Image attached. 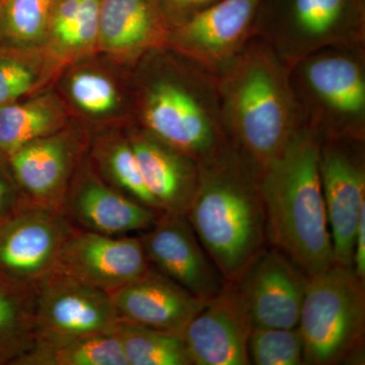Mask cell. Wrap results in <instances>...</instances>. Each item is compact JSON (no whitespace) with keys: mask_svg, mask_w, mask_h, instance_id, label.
Instances as JSON below:
<instances>
[{"mask_svg":"<svg viewBox=\"0 0 365 365\" xmlns=\"http://www.w3.org/2000/svg\"><path fill=\"white\" fill-rule=\"evenodd\" d=\"M186 217L227 282H235L267 244L262 169L234 143L198 163Z\"/></svg>","mask_w":365,"mask_h":365,"instance_id":"obj_1","label":"cell"},{"mask_svg":"<svg viewBox=\"0 0 365 365\" xmlns=\"http://www.w3.org/2000/svg\"><path fill=\"white\" fill-rule=\"evenodd\" d=\"M216 78L230 141L263 170L304 126L289 66L255 35Z\"/></svg>","mask_w":365,"mask_h":365,"instance_id":"obj_2","label":"cell"},{"mask_svg":"<svg viewBox=\"0 0 365 365\" xmlns=\"http://www.w3.org/2000/svg\"><path fill=\"white\" fill-rule=\"evenodd\" d=\"M319 158L318 137L302 126L261 177L267 242L309 278L335 265Z\"/></svg>","mask_w":365,"mask_h":365,"instance_id":"obj_3","label":"cell"},{"mask_svg":"<svg viewBox=\"0 0 365 365\" xmlns=\"http://www.w3.org/2000/svg\"><path fill=\"white\" fill-rule=\"evenodd\" d=\"M170 67L153 72L144 83L141 123L144 130L201 163L232 143L217 78L184 55L182 63Z\"/></svg>","mask_w":365,"mask_h":365,"instance_id":"obj_4","label":"cell"},{"mask_svg":"<svg viewBox=\"0 0 365 365\" xmlns=\"http://www.w3.org/2000/svg\"><path fill=\"white\" fill-rule=\"evenodd\" d=\"M302 125L318 137L365 140V42L323 48L289 66Z\"/></svg>","mask_w":365,"mask_h":365,"instance_id":"obj_5","label":"cell"},{"mask_svg":"<svg viewBox=\"0 0 365 365\" xmlns=\"http://www.w3.org/2000/svg\"><path fill=\"white\" fill-rule=\"evenodd\" d=\"M297 327L304 364H338L359 354L364 345V280L336 264L309 278Z\"/></svg>","mask_w":365,"mask_h":365,"instance_id":"obj_6","label":"cell"},{"mask_svg":"<svg viewBox=\"0 0 365 365\" xmlns=\"http://www.w3.org/2000/svg\"><path fill=\"white\" fill-rule=\"evenodd\" d=\"M255 34L288 66L334 45L365 42L362 0H262Z\"/></svg>","mask_w":365,"mask_h":365,"instance_id":"obj_7","label":"cell"},{"mask_svg":"<svg viewBox=\"0 0 365 365\" xmlns=\"http://www.w3.org/2000/svg\"><path fill=\"white\" fill-rule=\"evenodd\" d=\"M76 230L61 208L26 201L0 225V278L34 294L54 272L60 250Z\"/></svg>","mask_w":365,"mask_h":365,"instance_id":"obj_8","label":"cell"},{"mask_svg":"<svg viewBox=\"0 0 365 365\" xmlns=\"http://www.w3.org/2000/svg\"><path fill=\"white\" fill-rule=\"evenodd\" d=\"M365 140L319 141V172L334 261L352 269L354 237L365 211Z\"/></svg>","mask_w":365,"mask_h":365,"instance_id":"obj_9","label":"cell"},{"mask_svg":"<svg viewBox=\"0 0 365 365\" xmlns=\"http://www.w3.org/2000/svg\"><path fill=\"white\" fill-rule=\"evenodd\" d=\"M120 321L107 292L58 272L34 292L36 341L56 342L111 330Z\"/></svg>","mask_w":365,"mask_h":365,"instance_id":"obj_10","label":"cell"},{"mask_svg":"<svg viewBox=\"0 0 365 365\" xmlns=\"http://www.w3.org/2000/svg\"><path fill=\"white\" fill-rule=\"evenodd\" d=\"M262 0H218L170 32L165 47L217 76L256 34Z\"/></svg>","mask_w":365,"mask_h":365,"instance_id":"obj_11","label":"cell"},{"mask_svg":"<svg viewBox=\"0 0 365 365\" xmlns=\"http://www.w3.org/2000/svg\"><path fill=\"white\" fill-rule=\"evenodd\" d=\"M309 280L282 252L265 247L232 283L252 328H295Z\"/></svg>","mask_w":365,"mask_h":365,"instance_id":"obj_12","label":"cell"},{"mask_svg":"<svg viewBox=\"0 0 365 365\" xmlns=\"http://www.w3.org/2000/svg\"><path fill=\"white\" fill-rule=\"evenodd\" d=\"M150 267L204 300L215 299L227 287L220 269L187 220L186 215H162L139 235Z\"/></svg>","mask_w":365,"mask_h":365,"instance_id":"obj_13","label":"cell"},{"mask_svg":"<svg viewBox=\"0 0 365 365\" xmlns=\"http://www.w3.org/2000/svg\"><path fill=\"white\" fill-rule=\"evenodd\" d=\"M148 269L139 237L76 230L60 250L54 272L110 294Z\"/></svg>","mask_w":365,"mask_h":365,"instance_id":"obj_14","label":"cell"},{"mask_svg":"<svg viewBox=\"0 0 365 365\" xmlns=\"http://www.w3.org/2000/svg\"><path fill=\"white\" fill-rule=\"evenodd\" d=\"M251 322L237 289L227 282L182 334L192 365L250 364Z\"/></svg>","mask_w":365,"mask_h":365,"instance_id":"obj_15","label":"cell"},{"mask_svg":"<svg viewBox=\"0 0 365 365\" xmlns=\"http://www.w3.org/2000/svg\"><path fill=\"white\" fill-rule=\"evenodd\" d=\"M61 209L76 230L108 235L143 232L162 215L117 191L91 170L72 178Z\"/></svg>","mask_w":365,"mask_h":365,"instance_id":"obj_16","label":"cell"},{"mask_svg":"<svg viewBox=\"0 0 365 365\" xmlns=\"http://www.w3.org/2000/svg\"><path fill=\"white\" fill-rule=\"evenodd\" d=\"M120 321L181 335L208 304L153 267L110 292Z\"/></svg>","mask_w":365,"mask_h":365,"instance_id":"obj_17","label":"cell"},{"mask_svg":"<svg viewBox=\"0 0 365 365\" xmlns=\"http://www.w3.org/2000/svg\"><path fill=\"white\" fill-rule=\"evenodd\" d=\"M79 153L78 139L59 131L26 144L7 162L26 200L61 208Z\"/></svg>","mask_w":365,"mask_h":365,"instance_id":"obj_18","label":"cell"},{"mask_svg":"<svg viewBox=\"0 0 365 365\" xmlns=\"http://www.w3.org/2000/svg\"><path fill=\"white\" fill-rule=\"evenodd\" d=\"M144 182L163 215H186L198 184V163L150 132L128 136Z\"/></svg>","mask_w":365,"mask_h":365,"instance_id":"obj_19","label":"cell"},{"mask_svg":"<svg viewBox=\"0 0 365 365\" xmlns=\"http://www.w3.org/2000/svg\"><path fill=\"white\" fill-rule=\"evenodd\" d=\"M170 26L158 0H102L98 46L123 61L165 47Z\"/></svg>","mask_w":365,"mask_h":365,"instance_id":"obj_20","label":"cell"},{"mask_svg":"<svg viewBox=\"0 0 365 365\" xmlns=\"http://www.w3.org/2000/svg\"><path fill=\"white\" fill-rule=\"evenodd\" d=\"M102 0H55L46 43L58 61H68L98 46Z\"/></svg>","mask_w":365,"mask_h":365,"instance_id":"obj_21","label":"cell"},{"mask_svg":"<svg viewBox=\"0 0 365 365\" xmlns=\"http://www.w3.org/2000/svg\"><path fill=\"white\" fill-rule=\"evenodd\" d=\"M66 111L51 93L0 107V155L6 158L36 139L61 131Z\"/></svg>","mask_w":365,"mask_h":365,"instance_id":"obj_22","label":"cell"},{"mask_svg":"<svg viewBox=\"0 0 365 365\" xmlns=\"http://www.w3.org/2000/svg\"><path fill=\"white\" fill-rule=\"evenodd\" d=\"M14 365H128L112 329L71 339L36 341Z\"/></svg>","mask_w":365,"mask_h":365,"instance_id":"obj_23","label":"cell"},{"mask_svg":"<svg viewBox=\"0 0 365 365\" xmlns=\"http://www.w3.org/2000/svg\"><path fill=\"white\" fill-rule=\"evenodd\" d=\"M112 331L128 365H192L181 335L125 321Z\"/></svg>","mask_w":365,"mask_h":365,"instance_id":"obj_24","label":"cell"},{"mask_svg":"<svg viewBox=\"0 0 365 365\" xmlns=\"http://www.w3.org/2000/svg\"><path fill=\"white\" fill-rule=\"evenodd\" d=\"M35 342L34 294L0 278V365H14Z\"/></svg>","mask_w":365,"mask_h":365,"instance_id":"obj_25","label":"cell"},{"mask_svg":"<svg viewBox=\"0 0 365 365\" xmlns=\"http://www.w3.org/2000/svg\"><path fill=\"white\" fill-rule=\"evenodd\" d=\"M55 0H6L0 9V48L30 50L46 43Z\"/></svg>","mask_w":365,"mask_h":365,"instance_id":"obj_26","label":"cell"},{"mask_svg":"<svg viewBox=\"0 0 365 365\" xmlns=\"http://www.w3.org/2000/svg\"><path fill=\"white\" fill-rule=\"evenodd\" d=\"M95 158L108 185L136 202L163 215L144 182L135 153L128 138L104 141L96 150Z\"/></svg>","mask_w":365,"mask_h":365,"instance_id":"obj_27","label":"cell"},{"mask_svg":"<svg viewBox=\"0 0 365 365\" xmlns=\"http://www.w3.org/2000/svg\"><path fill=\"white\" fill-rule=\"evenodd\" d=\"M248 353L250 364H304V342L299 327L252 329Z\"/></svg>","mask_w":365,"mask_h":365,"instance_id":"obj_28","label":"cell"},{"mask_svg":"<svg viewBox=\"0 0 365 365\" xmlns=\"http://www.w3.org/2000/svg\"><path fill=\"white\" fill-rule=\"evenodd\" d=\"M29 50L0 48V107L20 101L40 85V68Z\"/></svg>","mask_w":365,"mask_h":365,"instance_id":"obj_29","label":"cell"},{"mask_svg":"<svg viewBox=\"0 0 365 365\" xmlns=\"http://www.w3.org/2000/svg\"><path fill=\"white\" fill-rule=\"evenodd\" d=\"M69 91L76 104L90 114H107L119 103V96L112 81L96 72L74 74L69 83Z\"/></svg>","mask_w":365,"mask_h":365,"instance_id":"obj_30","label":"cell"},{"mask_svg":"<svg viewBox=\"0 0 365 365\" xmlns=\"http://www.w3.org/2000/svg\"><path fill=\"white\" fill-rule=\"evenodd\" d=\"M26 201L14 179L7 158L0 155V225L11 217Z\"/></svg>","mask_w":365,"mask_h":365,"instance_id":"obj_31","label":"cell"},{"mask_svg":"<svg viewBox=\"0 0 365 365\" xmlns=\"http://www.w3.org/2000/svg\"><path fill=\"white\" fill-rule=\"evenodd\" d=\"M165 19L170 26V30L175 26L181 25L211 4L218 0H158Z\"/></svg>","mask_w":365,"mask_h":365,"instance_id":"obj_32","label":"cell"},{"mask_svg":"<svg viewBox=\"0 0 365 365\" xmlns=\"http://www.w3.org/2000/svg\"><path fill=\"white\" fill-rule=\"evenodd\" d=\"M352 270L357 277L365 281V211L360 216L355 232Z\"/></svg>","mask_w":365,"mask_h":365,"instance_id":"obj_33","label":"cell"},{"mask_svg":"<svg viewBox=\"0 0 365 365\" xmlns=\"http://www.w3.org/2000/svg\"><path fill=\"white\" fill-rule=\"evenodd\" d=\"M6 0H0V6H1L2 4H4V2H6Z\"/></svg>","mask_w":365,"mask_h":365,"instance_id":"obj_34","label":"cell"},{"mask_svg":"<svg viewBox=\"0 0 365 365\" xmlns=\"http://www.w3.org/2000/svg\"><path fill=\"white\" fill-rule=\"evenodd\" d=\"M0 9H1V6H0Z\"/></svg>","mask_w":365,"mask_h":365,"instance_id":"obj_35","label":"cell"}]
</instances>
